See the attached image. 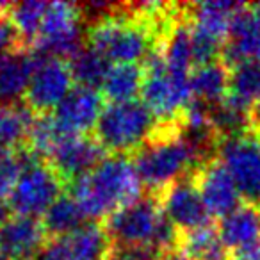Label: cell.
I'll return each mask as SVG.
<instances>
[{
    "label": "cell",
    "instance_id": "603a6c76",
    "mask_svg": "<svg viewBox=\"0 0 260 260\" xmlns=\"http://www.w3.org/2000/svg\"><path fill=\"white\" fill-rule=\"evenodd\" d=\"M224 100L244 112H251L260 100V62H242L232 68Z\"/></svg>",
    "mask_w": 260,
    "mask_h": 260
},
{
    "label": "cell",
    "instance_id": "4dcf8cb0",
    "mask_svg": "<svg viewBox=\"0 0 260 260\" xmlns=\"http://www.w3.org/2000/svg\"><path fill=\"white\" fill-rule=\"evenodd\" d=\"M159 260H191V258H189L180 248H173V249H170V251L162 253V255L159 256Z\"/></svg>",
    "mask_w": 260,
    "mask_h": 260
},
{
    "label": "cell",
    "instance_id": "e0dca14e",
    "mask_svg": "<svg viewBox=\"0 0 260 260\" xmlns=\"http://www.w3.org/2000/svg\"><path fill=\"white\" fill-rule=\"evenodd\" d=\"M48 234L36 217L11 216L0 224V249L9 260H34L47 244Z\"/></svg>",
    "mask_w": 260,
    "mask_h": 260
},
{
    "label": "cell",
    "instance_id": "9a60e30c",
    "mask_svg": "<svg viewBox=\"0 0 260 260\" xmlns=\"http://www.w3.org/2000/svg\"><path fill=\"white\" fill-rule=\"evenodd\" d=\"M104 107V96L98 89L73 86L52 116L64 134L87 136V132L96 126Z\"/></svg>",
    "mask_w": 260,
    "mask_h": 260
},
{
    "label": "cell",
    "instance_id": "1f68e13d",
    "mask_svg": "<svg viewBox=\"0 0 260 260\" xmlns=\"http://www.w3.org/2000/svg\"><path fill=\"white\" fill-rule=\"evenodd\" d=\"M11 210H9V205H8V200L0 198V224L4 223L6 219H8L9 216H11Z\"/></svg>",
    "mask_w": 260,
    "mask_h": 260
},
{
    "label": "cell",
    "instance_id": "8fae6325",
    "mask_svg": "<svg viewBox=\"0 0 260 260\" xmlns=\"http://www.w3.org/2000/svg\"><path fill=\"white\" fill-rule=\"evenodd\" d=\"M111 249L105 228L87 221L72 234L48 241L34 260H109Z\"/></svg>",
    "mask_w": 260,
    "mask_h": 260
},
{
    "label": "cell",
    "instance_id": "5b68a950",
    "mask_svg": "<svg viewBox=\"0 0 260 260\" xmlns=\"http://www.w3.org/2000/svg\"><path fill=\"white\" fill-rule=\"evenodd\" d=\"M159 123L141 100L107 104L96 126V141L105 152L126 155L138 152L153 136Z\"/></svg>",
    "mask_w": 260,
    "mask_h": 260
},
{
    "label": "cell",
    "instance_id": "ac0fdd59",
    "mask_svg": "<svg viewBox=\"0 0 260 260\" xmlns=\"http://www.w3.org/2000/svg\"><path fill=\"white\" fill-rule=\"evenodd\" d=\"M38 54L20 47L0 55V104H16L25 98Z\"/></svg>",
    "mask_w": 260,
    "mask_h": 260
},
{
    "label": "cell",
    "instance_id": "484cf974",
    "mask_svg": "<svg viewBox=\"0 0 260 260\" xmlns=\"http://www.w3.org/2000/svg\"><path fill=\"white\" fill-rule=\"evenodd\" d=\"M86 223L87 219L84 217L82 210L70 194L59 196L43 216V226L52 239L72 234Z\"/></svg>",
    "mask_w": 260,
    "mask_h": 260
},
{
    "label": "cell",
    "instance_id": "d4e9b609",
    "mask_svg": "<svg viewBox=\"0 0 260 260\" xmlns=\"http://www.w3.org/2000/svg\"><path fill=\"white\" fill-rule=\"evenodd\" d=\"M68 66L72 72L73 82H77V86L96 89L104 82L105 75L111 68V62L105 57H102L96 50H93L89 45H82L68 59Z\"/></svg>",
    "mask_w": 260,
    "mask_h": 260
},
{
    "label": "cell",
    "instance_id": "8992f818",
    "mask_svg": "<svg viewBox=\"0 0 260 260\" xmlns=\"http://www.w3.org/2000/svg\"><path fill=\"white\" fill-rule=\"evenodd\" d=\"M141 96L143 104L159 119V123H175L192 100L191 73L173 72L166 66L159 48L145 61Z\"/></svg>",
    "mask_w": 260,
    "mask_h": 260
},
{
    "label": "cell",
    "instance_id": "3957f363",
    "mask_svg": "<svg viewBox=\"0 0 260 260\" xmlns=\"http://www.w3.org/2000/svg\"><path fill=\"white\" fill-rule=\"evenodd\" d=\"M205 160L209 159L196 150L178 121L159 123L153 136L134 157L143 187L155 196L175 182L191 177Z\"/></svg>",
    "mask_w": 260,
    "mask_h": 260
},
{
    "label": "cell",
    "instance_id": "9c48e42d",
    "mask_svg": "<svg viewBox=\"0 0 260 260\" xmlns=\"http://www.w3.org/2000/svg\"><path fill=\"white\" fill-rule=\"evenodd\" d=\"M217 153L246 202L260 205V136L251 130L224 138Z\"/></svg>",
    "mask_w": 260,
    "mask_h": 260
},
{
    "label": "cell",
    "instance_id": "6da1fadb",
    "mask_svg": "<svg viewBox=\"0 0 260 260\" xmlns=\"http://www.w3.org/2000/svg\"><path fill=\"white\" fill-rule=\"evenodd\" d=\"M168 23L143 18L132 6H111L87 27V45L111 64H138L146 61L159 45Z\"/></svg>",
    "mask_w": 260,
    "mask_h": 260
},
{
    "label": "cell",
    "instance_id": "7c38bea8",
    "mask_svg": "<svg viewBox=\"0 0 260 260\" xmlns=\"http://www.w3.org/2000/svg\"><path fill=\"white\" fill-rule=\"evenodd\" d=\"M157 198L166 217L177 228V232L180 230L182 234H185V232L212 224V217L207 207L203 205L192 175L171 184L162 192H159Z\"/></svg>",
    "mask_w": 260,
    "mask_h": 260
},
{
    "label": "cell",
    "instance_id": "4fadbf2b",
    "mask_svg": "<svg viewBox=\"0 0 260 260\" xmlns=\"http://www.w3.org/2000/svg\"><path fill=\"white\" fill-rule=\"evenodd\" d=\"M192 180L210 217L221 219L237 205H241V192L217 157H210L209 160L200 164L192 173Z\"/></svg>",
    "mask_w": 260,
    "mask_h": 260
},
{
    "label": "cell",
    "instance_id": "30bf717a",
    "mask_svg": "<svg viewBox=\"0 0 260 260\" xmlns=\"http://www.w3.org/2000/svg\"><path fill=\"white\" fill-rule=\"evenodd\" d=\"M73 89L68 61L38 54V61L25 93V104L36 114H50Z\"/></svg>",
    "mask_w": 260,
    "mask_h": 260
},
{
    "label": "cell",
    "instance_id": "4316f807",
    "mask_svg": "<svg viewBox=\"0 0 260 260\" xmlns=\"http://www.w3.org/2000/svg\"><path fill=\"white\" fill-rule=\"evenodd\" d=\"M45 9H47V2H40V0H29V2H18V4L9 6L8 18L15 27L23 47L30 48L36 41Z\"/></svg>",
    "mask_w": 260,
    "mask_h": 260
},
{
    "label": "cell",
    "instance_id": "7402d4cb",
    "mask_svg": "<svg viewBox=\"0 0 260 260\" xmlns=\"http://www.w3.org/2000/svg\"><path fill=\"white\" fill-rule=\"evenodd\" d=\"M145 70L139 64H111L104 82H102V96L107 98L109 104H123L136 100L143 87Z\"/></svg>",
    "mask_w": 260,
    "mask_h": 260
},
{
    "label": "cell",
    "instance_id": "52a82bcc",
    "mask_svg": "<svg viewBox=\"0 0 260 260\" xmlns=\"http://www.w3.org/2000/svg\"><path fill=\"white\" fill-rule=\"evenodd\" d=\"M86 11L75 2H47L41 29L30 50L40 55L68 61L80 47L86 36Z\"/></svg>",
    "mask_w": 260,
    "mask_h": 260
},
{
    "label": "cell",
    "instance_id": "83f0119b",
    "mask_svg": "<svg viewBox=\"0 0 260 260\" xmlns=\"http://www.w3.org/2000/svg\"><path fill=\"white\" fill-rule=\"evenodd\" d=\"M23 47L20 41L18 34H16L15 27L11 25L8 16L0 18V55L8 54V52L15 50V48Z\"/></svg>",
    "mask_w": 260,
    "mask_h": 260
},
{
    "label": "cell",
    "instance_id": "f1b7e54d",
    "mask_svg": "<svg viewBox=\"0 0 260 260\" xmlns=\"http://www.w3.org/2000/svg\"><path fill=\"white\" fill-rule=\"evenodd\" d=\"M228 260H260V241L256 242V244L249 246V248L234 253L232 258H228Z\"/></svg>",
    "mask_w": 260,
    "mask_h": 260
},
{
    "label": "cell",
    "instance_id": "2e32d148",
    "mask_svg": "<svg viewBox=\"0 0 260 260\" xmlns=\"http://www.w3.org/2000/svg\"><path fill=\"white\" fill-rule=\"evenodd\" d=\"M221 57L228 68L242 62H260V11L256 8L244 6L237 13Z\"/></svg>",
    "mask_w": 260,
    "mask_h": 260
},
{
    "label": "cell",
    "instance_id": "44dd1931",
    "mask_svg": "<svg viewBox=\"0 0 260 260\" xmlns=\"http://www.w3.org/2000/svg\"><path fill=\"white\" fill-rule=\"evenodd\" d=\"M36 112L25 102L0 104V150H22L27 145Z\"/></svg>",
    "mask_w": 260,
    "mask_h": 260
},
{
    "label": "cell",
    "instance_id": "277c9868",
    "mask_svg": "<svg viewBox=\"0 0 260 260\" xmlns=\"http://www.w3.org/2000/svg\"><path fill=\"white\" fill-rule=\"evenodd\" d=\"M104 228L114 248H146L160 255L178 248L180 239L155 194L116 210L105 219Z\"/></svg>",
    "mask_w": 260,
    "mask_h": 260
},
{
    "label": "cell",
    "instance_id": "7a4b0ae2",
    "mask_svg": "<svg viewBox=\"0 0 260 260\" xmlns=\"http://www.w3.org/2000/svg\"><path fill=\"white\" fill-rule=\"evenodd\" d=\"M72 198L91 223L107 219L111 214L143 198V182L128 155L105 157L89 173L72 182Z\"/></svg>",
    "mask_w": 260,
    "mask_h": 260
},
{
    "label": "cell",
    "instance_id": "d6a6232c",
    "mask_svg": "<svg viewBox=\"0 0 260 260\" xmlns=\"http://www.w3.org/2000/svg\"><path fill=\"white\" fill-rule=\"evenodd\" d=\"M9 6H11V4H6V2H0V18H4V16H8Z\"/></svg>",
    "mask_w": 260,
    "mask_h": 260
},
{
    "label": "cell",
    "instance_id": "cb8c5ba5",
    "mask_svg": "<svg viewBox=\"0 0 260 260\" xmlns=\"http://www.w3.org/2000/svg\"><path fill=\"white\" fill-rule=\"evenodd\" d=\"M178 248L191 260H228V249L212 224L182 234Z\"/></svg>",
    "mask_w": 260,
    "mask_h": 260
},
{
    "label": "cell",
    "instance_id": "ba28073f",
    "mask_svg": "<svg viewBox=\"0 0 260 260\" xmlns=\"http://www.w3.org/2000/svg\"><path fill=\"white\" fill-rule=\"evenodd\" d=\"M62 178L52 170V166L32 153L29 162L20 173L8 205L15 216L40 217L45 216L54 202L62 194Z\"/></svg>",
    "mask_w": 260,
    "mask_h": 260
},
{
    "label": "cell",
    "instance_id": "f546056e",
    "mask_svg": "<svg viewBox=\"0 0 260 260\" xmlns=\"http://www.w3.org/2000/svg\"><path fill=\"white\" fill-rule=\"evenodd\" d=\"M249 130L260 136V100L255 104V107L249 112Z\"/></svg>",
    "mask_w": 260,
    "mask_h": 260
},
{
    "label": "cell",
    "instance_id": "d6986e66",
    "mask_svg": "<svg viewBox=\"0 0 260 260\" xmlns=\"http://www.w3.org/2000/svg\"><path fill=\"white\" fill-rule=\"evenodd\" d=\"M217 234L223 246L237 253L260 241V205L241 202L232 212L219 219Z\"/></svg>",
    "mask_w": 260,
    "mask_h": 260
},
{
    "label": "cell",
    "instance_id": "ffe728a7",
    "mask_svg": "<svg viewBox=\"0 0 260 260\" xmlns=\"http://www.w3.org/2000/svg\"><path fill=\"white\" fill-rule=\"evenodd\" d=\"M228 79H230V72L221 59L196 66L191 72L192 100L202 102L209 107L219 104L228 93Z\"/></svg>",
    "mask_w": 260,
    "mask_h": 260
},
{
    "label": "cell",
    "instance_id": "5bb4252c",
    "mask_svg": "<svg viewBox=\"0 0 260 260\" xmlns=\"http://www.w3.org/2000/svg\"><path fill=\"white\" fill-rule=\"evenodd\" d=\"M105 159V150L91 136H66L61 143L48 155L47 162L52 170L62 178V182H70L89 173L94 166Z\"/></svg>",
    "mask_w": 260,
    "mask_h": 260
}]
</instances>
